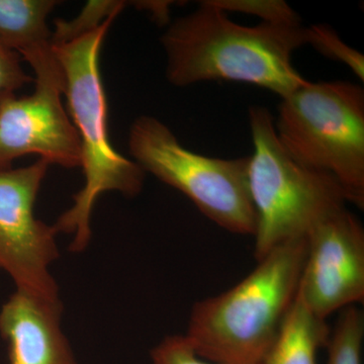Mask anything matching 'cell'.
<instances>
[{"label":"cell","instance_id":"obj_1","mask_svg":"<svg viewBox=\"0 0 364 364\" xmlns=\"http://www.w3.org/2000/svg\"><path fill=\"white\" fill-rule=\"evenodd\" d=\"M160 41L167 80L177 87L236 81L282 98L308 82L293 65L294 52L306 45L301 23L242 26L205 0L193 13L172 21Z\"/></svg>","mask_w":364,"mask_h":364},{"label":"cell","instance_id":"obj_2","mask_svg":"<svg viewBox=\"0 0 364 364\" xmlns=\"http://www.w3.org/2000/svg\"><path fill=\"white\" fill-rule=\"evenodd\" d=\"M308 239L273 249L238 284L193 306L184 336L220 364H261L298 293Z\"/></svg>","mask_w":364,"mask_h":364},{"label":"cell","instance_id":"obj_3","mask_svg":"<svg viewBox=\"0 0 364 364\" xmlns=\"http://www.w3.org/2000/svg\"><path fill=\"white\" fill-rule=\"evenodd\" d=\"M116 18L111 16L97 30L72 42L53 45L65 78L64 95L80 141V167L85 177V186L74 196L72 207L53 225L57 233L71 235L73 252L85 250L90 244L91 215L98 196L117 191L134 198L142 191L145 181L144 170L112 147L107 130L100 54Z\"/></svg>","mask_w":364,"mask_h":364},{"label":"cell","instance_id":"obj_4","mask_svg":"<svg viewBox=\"0 0 364 364\" xmlns=\"http://www.w3.org/2000/svg\"><path fill=\"white\" fill-rule=\"evenodd\" d=\"M253 152L248 156V184L256 213L254 257L308 239L328 217L346 208L334 177L294 161L282 147L274 117L267 107L249 109Z\"/></svg>","mask_w":364,"mask_h":364},{"label":"cell","instance_id":"obj_5","mask_svg":"<svg viewBox=\"0 0 364 364\" xmlns=\"http://www.w3.org/2000/svg\"><path fill=\"white\" fill-rule=\"evenodd\" d=\"M274 128L294 161L334 177L364 208V90L348 81L308 82L280 98Z\"/></svg>","mask_w":364,"mask_h":364},{"label":"cell","instance_id":"obj_6","mask_svg":"<svg viewBox=\"0 0 364 364\" xmlns=\"http://www.w3.org/2000/svg\"><path fill=\"white\" fill-rule=\"evenodd\" d=\"M134 161L163 183L188 196L202 214L230 233L254 236L256 213L248 184V156L223 159L186 149L157 117L132 124Z\"/></svg>","mask_w":364,"mask_h":364},{"label":"cell","instance_id":"obj_7","mask_svg":"<svg viewBox=\"0 0 364 364\" xmlns=\"http://www.w3.org/2000/svg\"><path fill=\"white\" fill-rule=\"evenodd\" d=\"M28 64L36 76L32 95L0 102V170L28 154L64 168L80 167V141L62 102L65 78L54 48Z\"/></svg>","mask_w":364,"mask_h":364},{"label":"cell","instance_id":"obj_8","mask_svg":"<svg viewBox=\"0 0 364 364\" xmlns=\"http://www.w3.org/2000/svg\"><path fill=\"white\" fill-rule=\"evenodd\" d=\"M50 164L43 159L21 168L0 170V270L16 289L60 299L51 265L59 258L54 226L35 215V203Z\"/></svg>","mask_w":364,"mask_h":364},{"label":"cell","instance_id":"obj_9","mask_svg":"<svg viewBox=\"0 0 364 364\" xmlns=\"http://www.w3.org/2000/svg\"><path fill=\"white\" fill-rule=\"evenodd\" d=\"M298 296L322 320L363 303L364 230L346 208L328 217L308 237Z\"/></svg>","mask_w":364,"mask_h":364},{"label":"cell","instance_id":"obj_10","mask_svg":"<svg viewBox=\"0 0 364 364\" xmlns=\"http://www.w3.org/2000/svg\"><path fill=\"white\" fill-rule=\"evenodd\" d=\"M61 301L16 289L0 310L11 364H78L62 328Z\"/></svg>","mask_w":364,"mask_h":364},{"label":"cell","instance_id":"obj_11","mask_svg":"<svg viewBox=\"0 0 364 364\" xmlns=\"http://www.w3.org/2000/svg\"><path fill=\"white\" fill-rule=\"evenodd\" d=\"M55 0H0V43L30 61L52 49L47 18Z\"/></svg>","mask_w":364,"mask_h":364},{"label":"cell","instance_id":"obj_12","mask_svg":"<svg viewBox=\"0 0 364 364\" xmlns=\"http://www.w3.org/2000/svg\"><path fill=\"white\" fill-rule=\"evenodd\" d=\"M327 323L313 315L296 294L272 348L261 364H318L330 336Z\"/></svg>","mask_w":364,"mask_h":364},{"label":"cell","instance_id":"obj_13","mask_svg":"<svg viewBox=\"0 0 364 364\" xmlns=\"http://www.w3.org/2000/svg\"><path fill=\"white\" fill-rule=\"evenodd\" d=\"M363 314L356 306L340 311L328 339L327 364H363Z\"/></svg>","mask_w":364,"mask_h":364},{"label":"cell","instance_id":"obj_14","mask_svg":"<svg viewBox=\"0 0 364 364\" xmlns=\"http://www.w3.org/2000/svg\"><path fill=\"white\" fill-rule=\"evenodd\" d=\"M127 1H88L76 18L70 21L55 20L52 31V44H66L82 37L86 33L100 28L107 18L117 16L128 6H135V2Z\"/></svg>","mask_w":364,"mask_h":364},{"label":"cell","instance_id":"obj_15","mask_svg":"<svg viewBox=\"0 0 364 364\" xmlns=\"http://www.w3.org/2000/svg\"><path fill=\"white\" fill-rule=\"evenodd\" d=\"M306 44L328 58L345 64L361 81L364 80L363 54L345 44L331 26L314 25L306 28Z\"/></svg>","mask_w":364,"mask_h":364},{"label":"cell","instance_id":"obj_16","mask_svg":"<svg viewBox=\"0 0 364 364\" xmlns=\"http://www.w3.org/2000/svg\"><path fill=\"white\" fill-rule=\"evenodd\" d=\"M226 14H250L261 23L275 25H301L296 11L282 0H208Z\"/></svg>","mask_w":364,"mask_h":364},{"label":"cell","instance_id":"obj_17","mask_svg":"<svg viewBox=\"0 0 364 364\" xmlns=\"http://www.w3.org/2000/svg\"><path fill=\"white\" fill-rule=\"evenodd\" d=\"M153 364H220L198 356L184 335L165 337L151 351Z\"/></svg>","mask_w":364,"mask_h":364},{"label":"cell","instance_id":"obj_18","mask_svg":"<svg viewBox=\"0 0 364 364\" xmlns=\"http://www.w3.org/2000/svg\"><path fill=\"white\" fill-rule=\"evenodd\" d=\"M33 81L21 66L20 55L0 43V102Z\"/></svg>","mask_w":364,"mask_h":364}]
</instances>
